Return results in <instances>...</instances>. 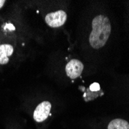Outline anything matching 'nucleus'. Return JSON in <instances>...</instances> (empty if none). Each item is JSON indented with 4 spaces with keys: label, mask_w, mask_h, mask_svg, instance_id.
Listing matches in <instances>:
<instances>
[{
    "label": "nucleus",
    "mask_w": 129,
    "mask_h": 129,
    "mask_svg": "<svg viewBox=\"0 0 129 129\" xmlns=\"http://www.w3.org/2000/svg\"><path fill=\"white\" fill-rule=\"evenodd\" d=\"M111 32L109 19L104 15H98L92 21V31L89 42L93 49H100L106 44Z\"/></svg>",
    "instance_id": "obj_1"
},
{
    "label": "nucleus",
    "mask_w": 129,
    "mask_h": 129,
    "mask_svg": "<svg viewBox=\"0 0 129 129\" xmlns=\"http://www.w3.org/2000/svg\"><path fill=\"white\" fill-rule=\"evenodd\" d=\"M84 64L77 59H73L66 66V74L70 79H76L83 72Z\"/></svg>",
    "instance_id": "obj_4"
},
{
    "label": "nucleus",
    "mask_w": 129,
    "mask_h": 129,
    "mask_svg": "<svg viewBox=\"0 0 129 129\" xmlns=\"http://www.w3.org/2000/svg\"><path fill=\"white\" fill-rule=\"evenodd\" d=\"M5 3H6L5 0H0V9H1V8L4 6Z\"/></svg>",
    "instance_id": "obj_8"
},
{
    "label": "nucleus",
    "mask_w": 129,
    "mask_h": 129,
    "mask_svg": "<svg viewBox=\"0 0 129 129\" xmlns=\"http://www.w3.org/2000/svg\"><path fill=\"white\" fill-rule=\"evenodd\" d=\"M13 46L9 44L0 45V64H6L9 63V56L13 53Z\"/></svg>",
    "instance_id": "obj_5"
},
{
    "label": "nucleus",
    "mask_w": 129,
    "mask_h": 129,
    "mask_svg": "<svg viewBox=\"0 0 129 129\" xmlns=\"http://www.w3.org/2000/svg\"><path fill=\"white\" fill-rule=\"evenodd\" d=\"M51 110V104L49 101H43L35 109L33 118L37 122H43L48 118Z\"/></svg>",
    "instance_id": "obj_3"
},
{
    "label": "nucleus",
    "mask_w": 129,
    "mask_h": 129,
    "mask_svg": "<svg viewBox=\"0 0 129 129\" xmlns=\"http://www.w3.org/2000/svg\"><path fill=\"white\" fill-rule=\"evenodd\" d=\"M67 15L63 10H58L47 14L45 17V21L49 26L56 28L63 26L67 21Z\"/></svg>",
    "instance_id": "obj_2"
},
{
    "label": "nucleus",
    "mask_w": 129,
    "mask_h": 129,
    "mask_svg": "<svg viewBox=\"0 0 129 129\" xmlns=\"http://www.w3.org/2000/svg\"><path fill=\"white\" fill-rule=\"evenodd\" d=\"M90 89L93 92H97L98 90H100V86L98 83H93V84H91L90 86Z\"/></svg>",
    "instance_id": "obj_7"
},
{
    "label": "nucleus",
    "mask_w": 129,
    "mask_h": 129,
    "mask_svg": "<svg viewBox=\"0 0 129 129\" xmlns=\"http://www.w3.org/2000/svg\"><path fill=\"white\" fill-rule=\"evenodd\" d=\"M108 129H129V123L123 119H114L108 125Z\"/></svg>",
    "instance_id": "obj_6"
}]
</instances>
